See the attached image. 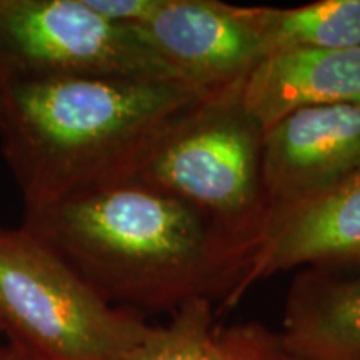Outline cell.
I'll return each instance as SVG.
<instances>
[{
  "instance_id": "cell-15",
  "label": "cell",
  "mask_w": 360,
  "mask_h": 360,
  "mask_svg": "<svg viewBox=\"0 0 360 360\" xmlns=\"http://www.w3.org/2000/svg\"><path fill=\"white\" fill-rule=\"evenodd\" d=\"M290 360H292V359H290Z\"/></svg>"
},
{
  "instance_id": "cell-12",
  "label": "cell",
  "mask_w": 360,
  "mask_h": 360,
  "mask_svg": "<svg viewBox=\"0 0 360 360\" xmlns=\"http://www.w3.org/2000/svg\"><path fill=\"white\" fill-rule=\"evenodd\" d=\"M267 56L315 49H360V0H321L295 8L254 7Z\"/></svg>"
},
{
  "instance_id": "cell-9",
  "label": "cell",
  "mask_w": 360,
  "mask_h": 360,
  "mask_svg": "<svg viewBox=\"0 0 360 360\" xmlns=\"http://www.w3.org/2000/svg\"><path fill=\"white\" fill-rule=\"evenodd\" d=\"M240 97L264 132L297 110L360 105V49L269 53L242 82Z\"/></svg>"
},
{
  "instance_id": "cell-6",
  "label": "cell",
  "mask_w": 360,
  "mask_h": 360,
  "mask_svg": "<svg viewBox=\"0 0 360 360\" xmlns=\"http://www.w3.org/2000/svg\"><path fill=\"white\" fill-rule=\"evenodd\" d=\"M139 29L188 82L210 94L244 82L267 56L254 7L164 0Z\"/></svg>"
},
{
  "instance_id": "cell-13",
  "label": "cell",
  "mask_w": 360,
  "mask_h": 360,
  "mask_svg": "<svg viewBox=\"0 0 360 360\" xmlns=\"http://www.w3.org/2000/svg\"><path fill=\"white\" fill-rule=\"evenodd\" d=\"M164 0H84L90 11L117 25H146Z\"/></svg>"
},
{
  "instance_id": "cell-4",
  "label": "cell",
  "mask_w": 360,
  "mask_h": 360,
  "mask_svg": "<svg viewBox=\"0 0 360 360\" xmlns=\"http://www.w3.org/2000/svg\"><path fill=\"white\" fill-rule=\"evenodd\" d=\"M240 89L242 82L205 98L170 130L134 180L187 202L259 247L270 215L264 129L242 103Z\"/></svg>"
},
{
  "instance_id": "cell-8",
  "label": "cell",
  "mask_w": 360,
  "mask_h": 360,
  "mask_svg": "<svg viewBox=\"0 0 360 360\" xmlns=\"http://www.w3.org/2000/svg\"><path fill=\"white\" fill-rule=\"evenodd\" d=\"M307 267L360 269V170L327 191L272 210L240 287Z\"/></svg>"
},
{
  "instance_id": "cell-3",
  "label": "cell",
  "mask_w": 360,
  "mask_h": 360,
  "mask_svg": "<svg viewBox=\"0 0 360 360\" xmlns=\"http://www.w3.org/2000/svg\"><path fill=\"white\" fill-rule=\"evenodd\" d=\"M25 229L0 227V334L30 360H125L150 335Z\"/></svg>"
},
{
  "instance_id": "cell-2",
  "label": "cell",
  "mask_w": 360,
  "mask_h": 360,
  "mask_svg": "<svg viewBox=\"0 0 360 360\" xmlns=\"http://www.w3.org/2000/svg\"><path fill=\"white\" fill-rule=\"evenodd\" d=\"M214 94L179 80L60 77L0 89V150L24 207L134 180Z\"/></svg>"
},
{
  "instance_id": "cell-11",
  "label": "cell",
  "mask_w": 360,
  "mask_h": 360,
  "mask_svg": "<svg viewBox=\"0 0 360 360\" xmlns=\"http://www.w3.org/2000/svg\"><path fill=\"white\" fill-rule=\"evenodd\" d=\"M125 360H290L281 334L259 322L224 326L209 299L188 300L167 326L150 335Z\"/></svg>"
},
{
  "instance_id": "cell-10",
  "label": "cell",
  "mask_w": 360,
  "mask_h": 360,
  "mask_svg": "<svg viewBox=\"0 0 360 360\" xmlns=\"http://www.w3.org/2000/svg\"><path fill=\"white\" fill-rule=\"evenodd\" d=\"M278 334L292 360H360V276L302 270Z\"/></svg>"
},
{
  "instance_id": "cell-14",
  "label": "cell",
  "mask_w": 360,
  "mask_h": 360,
  "mask_svg": "<svg viewBox=\"0 0 360 360\" xmlns=\"http://www.w3.org/2000/svg\"><path fill=\"white\" fill-rule=\"evenodd\" d=\"M0 360H30L12 345H0Z\"/></svg>"
},
{
  "instance_id": "cell-7",
  "label": "cell",
  "mask_w": 360,
  "mask_h": 360,
  "mask_svg": "<svg viewBox=\"0 0 360 360\" xmlns=\"http://www.w3.org/2000/svg\"><path fill=\"white\" fill-rule=\"evenodd\" d=\"M360 170V105L297 110L264 132L262 180L270 212Z\"/></svg>"
},
{
  "instance_id": "cell-5",
  "label": "cell",
  "mask_w": 360,
  "mask_h": 360,
  "mask_svg": "<svg viewBox=\"0 0 360 360\" xmlns=\"http://www.w3.org/2000/svg\"><path fill=\"white\" fill-rule=\"evenodd\" d=\"M60 77L191 84L139 27L112 24L84 0H0V89Z\"/></svg>"
},
{
  "instance_id": "cell-1",
  "label": "cell",
  "mask_w": 360,
  "mask_h": 360,
  "mask_svg": "<svg viewBox=\"0 0 360 360\" xmlns=\"http://www.w3.org/2000/svg\"><path fill=\"white\" fill-rule=\"evenodd\" d=\"M20 227L107 302L132 312H174L193 299L231 309L257 252L187 202L137 180L24 207Z\"/></svg>"
}]
</instances>
